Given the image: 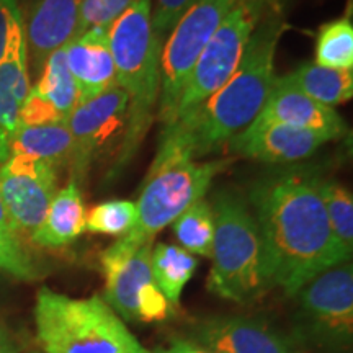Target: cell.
<instances>
[{
	"label": "cell",
	"mask_w": 353,
	"mask_h": 353,
	"mask_svg": "<svg viewBox=\"0 0 353 353\" xmlns=\"http://www.w3.org/2000/svg\"><path fill=\"white\" fill-rule=\"evenodd\" d=\"M132 2L134 0H82L76 37L95 26L108 28Z\"/></svg>",
	"instance_id": "obj_28"
},
{
	"label": "cell",
	"mask_w": 353,
	"mask_h": 353,
	"mask_svg": "<svg viewBox=\"0 0 353 353\" xmlns=\"http://www.w3.org/2000/svg\"><path fill=\"white\" fill-rule=\"evenodd\" d=\"M317 182L319 175L288 169L263 176L250 192L263 291L296 296L312 278L350 260L330 229Z\"/></svg>",
	"instance_id": "obj_1"
},
{
	"label": "cell",
	"mask_w": 353,
	"mask_h": 353,
	"mask_svg": "<svg viewBox=\"0 0 353 353\" xmlns=\"http://www.w3.org/2000/svg\"><path fill=\"white\" fill-rule=\"evenodd\" d=\"M190 341L213 353H298L290 339L267 322L242 316L201 321Z\"/></svg>",
	"instance_id": "obj_14"
},
{
	"label": "cell",
	"mask_w": 353,
	"mask_h": 353,
	"mask_svg": "<svg viewBox=\"0 0 353 353\" xmlns=\"http://www.w3.org/2000/svg\"><path fill=\"white\" fill-rule=\"evenodd\" d=\"M196 0H154L151 2V20L152 30L159 38L169 34L176 21L183 13L195 3Z\"/></svg>",
	"instance_id": "obj_32"
},
{
	"label": "cell",
	"mask_w": 353,
	"mask_h": 353,
	"mask_svg": "<svg viewBox=\"0 0 353 353\" xmlns=\"http://www.w3.org/2000/svg\"><path fill=\"white\" fill-rule=\"evenodd\" d=\"M128 123V95L121 87L81 100L69 113L65 125L74 139L72 164L77 175H85L90 164L112 152L123 141ZM121 145V144H120Z\"/></svg>",
	"instance_id": "obj_10"
},
{
	"label": "cell",
	"mask_w": 353,
	"mask_h": 353,
	"mask_svg": "<svg viewBox=\"0 0 353 353\" xmlns=\"http://www.w3.org/2000/svg\"><path fill=\"white\" fill-rule=\"evenodd\" d=\"M138 221L136 203L130 200H112L100 203L85 216V231L105 236H126Z\"/></svg>",
	"instance_id": "obj_27"
},
{
	"label": "cell",
	"mask_w": 353,
	"mask_h": 353,
	"mask_svg": "<svg viewBox=\"0 0 353 353\" xmlns=\"http://www.w3.org/2000/svg\"><path fill=\"white\" fill-rule=\"evenodd\" d=\"M268 6L270 0H239L224 17L190 74L174 121L200 107L229 81Z\"/></svg>",
	"instance_id": "obj_7"
},
{
	"label": "cell",
	"mask_w": 353,
	"mask_h": 353,
	"mask_svg": "<svg viewBox=\"0 0 353 353\" xmlns=\"http://www.w3.org/2000/svg\"><path fill=\"white\" fill-rule=\"evenodd\" d=\"M319 193L332 234L348 257L353 249V200L352 193L335 180L319 176Z\"/></svg>",
	"instance_id": "obj_26"
},
{
	"label": "cell",
	"mask_w": 353,
	"mask_h": 353,
	"mask_svg": "<svg viewBox=\"0 0 353 353\" xmlns=\"http://www.w3.org/2000/svg\"><path fill=\"white\" fill-rule=\"evenodd\" d=\"M0 353H15L12 343L8 342V339L3 334H0Z\"/></svg>",
	"instance_id": "obj_36"
},
{
	"label": "cell",
	"mask_w": 353,
	"mask_h": 353,
	"mask_svg": "<svg viewBox=\"0 0 353 353\" xmlns=\"http://www.w3.org/2000/svg\"><path fill=\"white\" fill-rule=\"evenodd\" d=\"M170 303L167 301L157 285L151 283L144 285L138 291V298H136V321L144 322H157L167 319L170 312Z\"/></svg>",
	"instance_id": "obj_31"
},
{
	"label": "cell",
	"mask_w": 353,
	"mask_h": 353,
	"mask_svg": "<svg viewBox=\"0 0 353 353\" xmlns=\"http://www.w3.org/2000/svg\"><path fill=\"white\" fill-rule=\"evenodd\" d=\"M44 353H152L100 296L70 298L41 288L34 303Z\"/></svg>",
	"instance_id": "obj_4"
},
{
	"label": "cell",
	"mask_w": 353,
	"mask_h": 353,
	"mask_svg": "<svg viewBox=\"0 0 353 353\" xmlns=\"http://www.w3.org/2000/svg\"><path fill=\"white\" fill-rule=\"evenodd\" d=\"M56 167L26 154H12L0 165V192L13 232L32 241L57 188Z\"/></svg>",
	"instance_id": "obj_9"
},
{
	"label": "cell",
	"mask_w": 353,
	"mask_h": 353,
	"mask_svg": "<svg viewBox=\"0 0 353 353\" xmlns=\"http://www.w3.org/2000/svg\"><path fill=\"white\" fill-rule=\"evenodd\" d=\"M214 214L211 293L247 304L263 293L260 278V234L252 211L236 193L218 192L211 203Z\"/></svg>",
	"instance_id": "obj_5"
},
{
	"label": "cell",
	"mask_w": 353,
	"mask_h": 353,
	"mask_svg": "<svg viewBox=\"0 0 353 353\" xmlns=\"http://www.w3.org/2000/svg\"><path fill=\"white\" fill-rule=\"evenodd\" d=\"M65 118L44 97L38 94L32 87L21 105L19 125L23 126H43L64 123Z\"/></svg>",
	"instance_id": "obj_30"
},
{
	"label": "cell",
	"mask_w": 353,
	"mask_h": 353,
	"mask_svg": "<svg viewBox=\"0 0 353 353\" xmlns=\"http://www.w3.org/2000/svg\"><path fill=\"white\" fill-rule=\"evenodd\" d=\"M196 267V259L180 245L157 244L152 249L151 270L154 283L164 293L170 306H179L183 288L192 280Z\"/></svg>",
	"instance_id": "obj_22"
},
{
	"label": "cell",
	"mask_w": 353,
	"mask_h": 353,
	"mask_svg": "<svg viewBox=\"0 0 353 353\" xmlns=\"http://www.w3.org/2000/svg\"><path fill=\"white\" fill-rule=\"evenodd\" d=\"M12 154L33 156L57 169L72 162L74 139L65 121L43 126L19 125L10 141L8 156Z\"/></svg>",
	"instance_id": "obj_20"
},
{
	"label": "cell",
	"mask_w": 353,
	"mask_h": 353,
	"mask_svg": "<svg viewBox=\"0 0 353 353\" xmlns=\"http://www.w3.org/2000/svg\"><path fill=\"white\" fill-rule=\"evenodd\" d=\"M237 2L239 0H196L176 21L165 44H162L157 113L159 121L164 126L174 121L198 57Z\"/></svg>",
	"instance_id": "obj_8"
},
{
	"label": "cell",
	"mask_w": 353,
	"mask_h": 353,
	"mask_svg": "<svg viewBox=\"0 0 353 353\" xmlns=\"http://www.w3.org/2000/svg\"><path fill=\"white\" fill-rule=\"evenodd\" d=\"M316 64L330 69L352 70L353 25L350 19L343 17L321 26L316 39Z\"/></svg>",
	"instance_id": "obj_25"
},
{
	"label": "cell",
	"mask_w": 353,
	"mask_h": 353,
	"mask_svg": "<svg viewBox=\"0 0 353 353\" xmlns=\"http://www.w3.org/2000/svg\"><path fill=\"white\" fill-rule=\"evenodd\" d=\"M33 88L68 120L69 113L79 103V88L65 63L64 48L48 56L39 81Z\"/></svg>",
	"instance_id": "obj_23"
},
{
	"label": "cell",
	"mask_w": 353,
	"mask_h": 353,
	"mask_svg": "<svg viewBox=\"0 0 353 353\" xmlns=\"http://www.w3.org/2000/svg\"><path fill=\"white\" fill-rule=\"evenodd\" d=\"M329 139L317 132L255 118L229 145L234 152L265 164H293L312 156Z\"/></svg>",
	"instance_id": "obj_13"
},
{
	"label": "cell",
	"mask_w": 353,
	"mask_h": 353,
	"mask_svg": "<svg viewBox=\"0 0 353 353\" xmlns=\"http://www.w3.org/2000/svg\"><path fill=\"white\" fill-rule=\"evenodd\" d=\"M301 311L319 341L347 345L353 332V272L343 262L322 272L298 291Z\"/></svg>",
	"instance_id": "obj_11"
},
{
	"label": "cell",
	"mask_w": 353,
	"mask_h": 353,
	"mask_svg": "<svg viewBox=\"0 0 353 353\" xmlns=\"http://www.w3.org/2000/svg\"><path fill=\"white\" fill-rule=\"evenodd\" d=\"M0 234H3V236H10V237H15V239H19V237L15 236V232H13V228H12V224H10V219H8L6 205H3L2 192H0ZM19 241H20V239H19ZM20 242H21V241H20Z\"/></svg>",
	"instance_id": "obj_35"
},
{
	"label": "cell",
	"mask_w": 353,
	"mask_h": 353,
	"mask_svg": "<svg viewBox=\"0 0 353 353\" xmlns=\"http://www.w3.org/2000/svg\"><path fill=\"white\" fill-rule=\"evenodd\" d=\"M81 3L82 0H34L25 33L37 69L43 68L51 52L76 37Z\"/></svg>",
	"instance_id": "obj_17"
},
{
	"label": "cell",
	"mask_w": 353,
	"mask_h": 353,
	"mask_svg": "<svg viewBox=\"0 0 353 353\" xmlns=\"http://www.w3.org/2000/svg\"><path fill=\"white\" fill-rule=\"evenodd\" d=\"M152 244L136 245L125 236L101 254L105 275V303L121 319L136 321V298L144 285L154 281Z\"/></svg>",
	"instance_id": "obj_12"
},
{
	"label": "cell",
	"mask_w": 353,
	"mask_h": 353,
	"mask_svg": "<svg viewBox=\"0 0 353 353\" xmlns=\"http://www.w3.org/2000/svg\"><path fill=\"white\" fill-rule=\"evenodd\" d=\"M152 353H213L206 350L205 347L198 345L193 341H185V339H175L169 345L165 347H157Z\"/></svg>",
	"instance_id": "obj_34"
},
{
	"label": "cell",
	"mask_w": 353,
	"mask_h": 353,
	"mask_svg": "<svg viewBox=\"0 0 353 353\" xmlns=\"http://www.w3.org/2000/svg\"><path fill=\"white\" fill-rule=\"evenodd\" d=\"M25 30V21L17 0H0V63L6 59L8 48L17 37Z\"/></svg>",
	"instance_id": "obj_33"
},
{
	"label": "cell",
	"mask_w": 353,
	"mask_h": 353,
	"mask_svg": "<svg viewBox=\"0 0 353 353\" xmlns=\"http://www.w3.org/2000/svg\"><path fill=\"white\" fill-rule=\"evenodd\" d=\"M28 48L26 33L21 30L13 38L6 59L0 63V165L10 154V141L19 126L21 105L28 95Z\"/></svg>",
	"instance_id": "obj_18"
},
{
	"label": "cell",
	"mask_w": 353,
	"mask_h": 353,
	"mask_svg": "<svg viewBox=\"0 0 353 353\" xmlns=\"http://www.w3.org/2000/svg\"><path fill=\"white\" fill-rule=\"evenodd\" d=\"M257 118L317 132L329 141L345 134V123L332 107L309 99L280 77L273 82L270 95Z\"/></svg>",
	"instance_id": "obj_15"
},
{
	"label": "cell",
	"mask_w": 353,
	"mask_h": 353,
	"mask_svg": "<svg viewBox=\"0 0 353 353\" xmlns=\"http://www.w3.org/2000/svg\"><path fill=\"white\" fill-rule=\"evenodd\" d=\"M226 165L228 161H154L136 203L138 221L125 236L126 239L136 245L152 244L162 229L205 198L213 179Z\"/></svg>",
	"instance_id": "obj_6"
},
{
	"label": "cell",
	"mask_w": 353,
	"mask_h": 353,
	"mask_svg": "<svg viewBox=\"0 0 353 353\" xmlns=\"http://www.w3.org/2000/svg\"><path fill=\"white\" fill-rule=\"evenodd\" d=\"M65 63L79 88V101L117 85V72L108 43V28L95 26L64 46Z\"/></svg>",
	"instance_id": "obj_16"
},
{
	"label": "cell",
	"mask_w": 353,
	"mask_h": 353,
	"mask_svg": "<svg viewBox=\"0 0 353 353\" xmlns=\"http://www.w3.org/2000/svg\"><path fill=\"white\" fill-rule=\"evenodd\" d=\"M117 85L128 95V123L118 149V167L126 165L152 123L161 83L162 39L154 33L151 0H134L108 26Z\"/></svg>",
	"instance_id": "obj_3"
},
{
	"label": "cell",
	"mask_w": 353,
	"mask_h": 353,
	"mask_svg": "<svg viewBox=\"0 0 353 353\" xmlns=\"http://www.w3.org/2000/svg\"><path fill=\"white\" fill-rule=\"evenodd\" d=\"M283 28L278 13L265 12L229 81L200 107L164 126L154 161L208 156L259 117L276 79L275 52Z\"/></svg>",
	"instance_id": "obj_2"
},
{
	"label": "cell",
	"mask_w": 353,
	"mask_h": 353,
	"mask_svg": "<svg viewBox=\"0 0 353 353\" xmlns=\"http://www.w3.org/2000/svg\"><path fill=\"white\" fill-rule=\"evenodd\" d=\"M280 79L309 99L332 108L335 105L345 103L353 95L352 70L330 69L316 63H307Z\"/></svg>",
	"instance_id": "obj_21"
},
{
	"label": "cell",
	"mask_w": 353,
	"mask_h": 353,
	"mask_svg": "<svg viewBox=\"0 0 353 353\" xmlns=\"http://www.w3.org/2000/svg\"><path fill=\"white\" fill-rule=\"evenodd\" d=\"M85 205L77 180H69L64 188L56 192L32 242L44 249H61L72 244L85 231Z\"/></svg>",
	"instance_id": "obj_19"
},
{
	"label": "cell",
	"mask_w": 353,
	"mask_h": 353,
	"mask_svg": "<svg viewBox=\"0 0 353 353\" xmlns=\"http://www.w3.org/2000/svg\"><path fill=\"white\" fill-rule=\"evenodd\" d=\"M180 247L192 255L211 257L214 241V214L211 203L205 198L185 210L172 223Z\"/></svg>",
	"instance_id": "obj_24"
},
{
	"label": "cell",
	"mask_w": 353,
	"mask_h": 353,
	"mask_svg": "<svg viewBox=\"0 0 353 353\" xmlns=\"http://www.w3.org/2000/svg\"><path fill=\"white\" fill-rule=\"evenodd\" d=\"M0 270L19 280L32 281L39 276L38 268L19 239L0 234Z\"/></svg>",
	"instance_id": "obj_29"
}]
</instances>
